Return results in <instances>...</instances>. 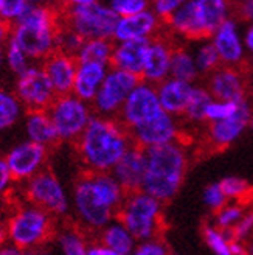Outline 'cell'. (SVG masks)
Listing matches in <instances>:
<instances>
[{
	"label": "cell",
	"mask_w": 253,
	"mask_h": 255,
	"mask_svg": "<svg viewBox=\"0 0 253 255\" xmlns=\"http://www.w3.org/2000/svg\"><path fill=\"white\" fill-rule=\"evenodd\" d=\"M196 67H197V72L200 73H208V72H216L218 70V66L222 62L221 61V56L218 53L216 47L213 45V42L210 44H204L197 52V56H196Z\"/></svg>",
	"instance_id": "35"
},
{
	"label": "cell",
	"mask_w": 253,
	"mask_h": 255,
	"mask_svg": "<svg viewBox=\"0 0 253 255\" xmlns=\"http://www.w3.org/2000/svg\"><path fill=\"white\" fill-rule=\"evenodd\" d=\"M11 36V30H9V25L5 23L3 20H0V44H3L9 39Z\"/></svg>",
	"instance_id": "48"
},
{
	"label": "cell",
	"mask_w": 253,
	"mask_h": 255,
	"mask_svg": "<svg viewBox=\"0 0 253 255\" xmlns=\"http://www.w3.org/2000/svg\"><path fill=\"white\" fill-rule=\"evenodd\" d=\"M126 193L110 173H90L75 185L73 201L80 220L90 229H104L118 213Z\"/></svg>",
	"instance_id": "2"
},
{
	"label": "cell",
	"mask_w": 253,
	"mask_h": 255,
	"mask_svg": "<svg viewBox=\"0 0 253 255\" xmlns=\"http://www.w3.org/2000/svg\"><path fill=\"white\" fill-rule=\"evenodd\" d=\"M25 195L33 206L50 215H64L69 209V199L59 179L48 170L37 173L25 185Z\"/></svg>",
	"instance_id": "11"
},
{
	"label": "cell",
	"mask_w": 253,
	"mask_h": 255,
	"mask_svg": "<svg viewBox=\"0 0 253 255\" xmlns=\"http://www.w3.org/2000/svg\"><path fill=\"white\" fill-rule=\"evenodd\" d=\"M238 103H229V101H213L207 109V120L214 123V122L230 119L238 111Z\"/></svg>",
	"instance_id": "40"
},
{
	"label": "cell",
	"mask_w": 253,
	"mask_h": 255,
	"mask_svg": "<svg viewBox=\"0 0 253 255\" xmlns=\"http://www.w3.org/2000/svg\"><path fill=\"white\" fill-rule=\"evenodd\" d=\"M227 11L222 0H193L182 3L167 22L188 39H205L227 20Z\"/></svg>",
	"instance_id": "5"
},
{
	"label": "cell",
	"mask_w": 253,
	"mask_h": 255,
	"mask_svg": "<svg viewBox=\"0 0 253 255\" xmlns=\"http://www.w3.org/2000/svg\"><path fill=\"white\" fill-rule=\"evenodd\" d=\"M120 19L110 6H104L95 0H75L67 3L64 12V25L78 33L84 41H110L115 36Z\"/></svg>",
	"instance_id": "6"
},
{
	"label": "cell",
	"mask_w": 253,
	"mask_h": 255,
	"mask_svg": "<svg viewBox=\"0 0 253 255\" xmlns=\"http://www.w3.org/2000/svg\"><path fill=\"white\" fill-rule=\"evenodd\" d=\"M172 50L174 47L168 44L167 41H162V39L151 41L148 55H146L145 70H143V78L148 84L151 83L162 84L165 81V78L171 72Z\"/></svg>",
	"instance_id": "21"
},
{
	"label": "cell",
	"mask_w": 253,
	"mask_h": 255,
	"mask_svg": "<svg viewBox=\"0 0 253 255\" xmlns=\"http://www.w3.org/2000/svg\"><path fill=\"white\" fill-rule=\"evenodd\" d=\"M109 70L99 64H78L77 78H75L73 95L83 101H93L103 86Z\"/></svg>",
	"instance_id": "23"
},
{
	"label": "cell",
	"mask_w": 253,
	"mask_h": 255,
	"mask_svg": "<svg viewBox=\"0 0 253 255\" xmlns=\"http://www.w3.org/2000/svg\"><path fill=\"white\" fill-rule=\"evenodd\" d=\"M210 94L216 101L238 103L246 100V80L236 69H218L210 78Z\"/></svg>",
	"instance_id": "20"
},
{
	"label": "cell",
	"mask_w": 253,
	"mask_h": 255,
	"mask_svg": "<svg viewBox=\"0 0 253 255\" xmlns=\"http://www.w3.org/2000/svg\"><path fill=\"white\" fill-rule=\"evenodd\" d=\"M5 62L8 69L14 72L17 76L25 73L33 66L31 59L23 53V50L12 39H8L5 44Z\"/></svg>",
	"instance_id": "32"
},
{
	"label": "cell",
	"mask_w": 253,
	"mask_h": 255,
	"mask_svg": "<svg viewBox=\"0 0 253 255\" xmlns=\"http://www.w3.org/2000/svg\"><path fill=\"white\" fill-rule=\"evenodd\" d=\"M25 131L30 142H34L42 146H50L59 142V134L50 119L47 111H34L28 112L25 120Z\"/></svg>",
	"instance_id": "26"
},
{
	"label": "cell",
	"mask_w": 253,
	"mask_h": 255,
	"mask_svg": "<svg viewBox=\"0 0 253 255\" xmlns=\"http://www.w3.org/2000/svg\"><path fill=\"white\" fill-rule=\"evenodd\" d=\"M129 134L134 140V143L143 148H151V146L174 143V138L177 137V128L169 114L162 111L159 116L135 126L134 129L129 131Z\"/></svg>",
	"instance_id": "16"
},
{
	"label": "cell",
	"mask_w": 253,
	"mask_h": 255,
	"mask_svg": "<svg viewBox=\"0 0 253 255\" xmlns=\"http://www.w3.org/2000/svg\"><path fill=\"white\" fill-rule=\"evenodd\" d=\"M59 248L64 255H87L88 254V248L85 245L84 237L75 231V229H67L64 231L59 238Z\"/></svg>",
	"instance_id": "33"
},
{
	"label": "cell",
	"mask_w": 253,
	"mask_h": 255,
	"mask_svg": "<svg viewBox=\"0 0 253 255\" xmlns=\"http://www.w3.org/2000/svg\"><path fill=\"white\" fill-rule=\"evenodd\" d=\"M22 255H23V252H22Z\"/></svg>",
	"instance_id": "57"
},
{
	"label": "cell",
	"mask_w": 253,
	"mask_h": 255,
	"mask_svg": "<svg viewBox=\"0 0 253 255\" xmlns=\"http://www.w3.org/2000/svg\"><path fill=\"white\" fill-rule=\"evenodd\" d=\"M213 45L216 47L221 61L225 64H238L244 56V47L238 36L236 23L227 19L213 36Z\"/></svg>",
	"instance_id": "25"
},
{
	"label": "cell",
	"mask_w": 253,
	"mask_h": 255,
	"mask_svg": "<svg viewBox=\"0 0 253 255\" xmlns=\"http://www.w3.org/2000/svg\"><path fill=\"white\" fill-rule=\"evenodd\" d=\"M148 2L145 0H113L110 2V8L117 12L120 17H131L146 11Z\"/></svg>",
	"instance_id": "39"
},
{
	"label": "cell",
	"mask_w": 253,
	"mask_h": 255,
	"mask_svg": "<svg viewBox=\"0 0 253 255\" xmlns=\"http://www.w3.org/2000/svg\"><path fill=\"white\" fill-rule=\"evenodd\" d=\"M14 181V177H12L11 171H9V167L6 163V159L0 157V195L6 193L11 187V182Z\"/></svg>",
	"instance_id": "45"
},
{
	"label": "cell",
	"mask_w": 253,
	"mask_h": 255,
	"mask_svg": "<svg viewBox=\"0 0 253 255\" xmlns=\"http://www.w3.org/2000/svg\"><path fill=\"white\" fill-rule=\"evenodd\" d=\"M171 76L174 80L185 81L191 84L196 76H197V67L196 61L191 58L188 52L182 48H174L172 50V58H171Z\"/></svg>",
	"instance_id": "29"
},
{
	"label": "cell",
	"mask_w": 253,
	"mask_h": 255,
	"mask_svg": "<svg viewBox=\"0 0 253 255\" xmlns=\"http://www.w3.org/2000/svg\"><path fill=\"white\" fill-rule=\"evenodd\" d=\"M224 195L229 198H236V199H241L244 195L249 193L250 185L246 179H241V177H235V176H229V177H224V179L219 182Z\"/></svg>",
	"instance_id": "38"
},
{
	"label": "cell",
	"mask_w": 253,
	"mask_h": 255,
	"mask_svg": "<svg viewBox=\"0 0 253 255\" xmlns=\"http://www.w3.org/2000/svg\"><path fill=\"white\" fill-rule=\"evenodd\" d=\"M243 218V209L239 206H225L221 212L216 213L218 227L222 231H229L232 226H236Z\"/></svg>",
	"instance_id": "41"
},
{
	"label": "cell",
	"mask_w": 253,
	"mask_h": 255,
	"mask_svg": "<svg viewBox=\"0 0 253 255\" xmlns=\"http://www.w3.org/2000/svg\"><path fill=\"white\" fill-rule=\"evenodd\" d=\"M249 126L253 129V112H252V117H250V123H249Z\"/></svg>",
	"instance_id": "55"
},
{
	"label": "cell",
	"mask_w": 253,
	"mask_h": 255,
	"mask_svg": "<svg viewBox=\"0 0 253 255\" xmlns=\"http://www.w3.org/2000/svg\"><path fill=\"white\" fill-rule=\"evenodd\" d=\"M188 168L186 152L179 143L146 148V173L142 191L160 202L172 199Z\"/></svg>",
	"instance_id": "3"
},
{
	"label": "cell",
	"mask_w": 253,
	"mask_h": 255,
	"mask_svg": "<svg viewBox=\"0 0 253 255\" xmlns=\"http://www.w3.org/2000/svg\"><path fill=\"white\" fill-rule=\"evenodd\" d=\"M87 255H120L117 252H112L109 249H106L104 246H101V245H93L88 248V254Z\"/></svg>",
	"instance_id": "47"
},
{
	"label": "cell",
	"mask_w": 253,
	"mask_h": 255,
	"mask_svg": "<svg viewBox=\"0 0 253 255\" xmlns=\"http://www.w3.org/2000/svg\"><path fill=\"white\" fill-rule=\"evenodd\" d=\"M61 140H78L93 119L87 103L78 97H58L47 111Z\"/></svg>",
	"instance_id": "9"
},
{
	"label": "cell",
	"mask_w": 253,
	"mask_h": 255,
	"mask_svg": "<svg viewBox=\"0 0 253 255\" xmlns=\"http://www.w3.org/2000/svg\"><path fill=\"white\" fill-rule=\"evenodd\" d=\"M204 201L207 206L213 210V212H221L225 207V201L227 196L224 195V191L218 184H210L205 190H204Z\"/></svg>",
	"instance_id": "42"
},
{
	"label": "cell",
	"mask_w": 253,
	"mask_h": 255,
	"mask_svg": "<svg viewBox=\"0 0 253 255\" xmlns=\"http://www.w3.org/2000/svg\"><path fill=\"white\" fill-rule=\"evenodd\" d=\"M180 5H182V2H179V0H157L154 3L156 16L165 19V20H169V17L179 9Z\"/></svg>",
	"instance_id": "44"
},
{
	"label": "cell",
	"mask_w": 253,
	"mask_h": 255,
	"mask_svg": "<svg viewBox=\"0 0 253 255\" xmlns=\"http://www.w3.org/2000/svg\"><path fill=\"white\" fill-rule=\"evenodd\" d=\"M194 87L179 80H165L157 89L159 101L163 111L171 114H185L189 100H191Z\"/></svg>",
	"instance_id": "22"
},
{
	"label": "cell",
	"mask_w": 253,
	"mask_h": 255,
	"mask_svg": "<svg viewBox=\"0 0 253 255\" xmlns=\"http://www.w3.org/2000/svg\"><path fill=\"white\" fill-rule=\"evenodd\" d=\"M6 226L12 246L20 251H28L45 243L53 231V220L45 210L36 206H27L12 215Z\"/></svg>",
	"instance_id": "8"
},
{
	"label": "cell",
	"mask_w": 253,
	"mask_h": 255,
	"mask_svg": "<svg viewBox=\"0 0 253 255\" xmlns=\"http://www.w3.org/2000/svg\"><path fill=\"white\" fill-rule=\"evenodd\" d=\"M101 246L120 255H131L135 251V238L121 223H112L101 232Z\"/></svg>",
	"instance_id": "27"
},
{
	"label": "cell",
	"mask_w": 253,
	"mask_h": 255,
	"mask_svg": "<svg viewBox=\"0 0 253 255\" xmlns=\"http://www.w3.org/2000/svg\"><path fill=\"white\" fill-rule=\"evenodd\" d=\"M213 103L210 91L204 87H194L191 100H189L185 116L191 122H204L207 120V109Z\"/></svg>",
	"instance_id": "31"
},
{
	"label": "cell",
	"mask_w": 253,
	"mask_h": 255,
	"mask_svg": "<svg viewBox=\"0 0 253 255\" xmlns=\"http://www.w3.org/2000/svg\"><path fill=\"white\" fill-rule=\"evenodd\" d=\"M23 251L14 248V246H2L0 248V255H22Z\"/></svg>",
	"instance_id": "50"
},
{
	"label": "cell",
	"mask_w": 253,
	"mask_h": 255,
	"mask_svg": "<svg viewBox=\"0 0 253 255\" xmlns=\"http://www.w3.org/2000/svg\"><path fill=\"white\" fill-rule=\"evenodd\" d=\"M157 28V16L153 11H143L140 14H135L131 17H121L113 39H117L120 44L128 41L145 39L151 33Z\"/></svg>",
	"instance_id": "24"
},
{
	"label": "cell",
	"mask_w": 253,
	"mask_h": 255,
	"mask_svg": "<svg viewBox=\"0 0 253 255\" xmlns=\"http://www.w3.org/2000/svg\"><path fill=\"white\" fill-rule=\"evenodd\" d=\"M246 47L249 48V52L253 55V23L246 33Z\"/></svg>",
	"instance_id": "51"
},
{
	"label": "cell",
	"mask_w": 253,
	"mask_h": 255,
	"mask_svg": "<svg viewBox=\"0 0 253 255\" xmlns=\"http://www.w3.org/2000/svg\"><path fill=\"white\" fill-rule=\"evenodd\" d=\"M23 255H52V252L42 245V246H37V248H33L28 251H23Z\"/></svg>",
	"instance_id": "49"
},
{
	"label": "cell",
	"mask_w": 253,
	"mask_h": 255,
	"mask_svg": "<svg viewBox=\"0 0 253 255\" xmlns=\"http://www.w3.org/2000/svg\"><path fill=\"white\" fill-rule=\"evenodd\" d=\"M132 255H168L165 245L159 240L145 241L140 246H137Z\"/></svg>",
	"instance_id": "43"
},
{
	"label": "cell",
	"mask_w": 253,
	"mask_h": 255,
	"mask_svg": "<svg viewBox=\"0 0 253 255\" xmlns=\"http://www.w3.org/2000/svg\"><path fill=\"white\" fill-rule=\"evenodd\" d=\"M84 44H85V41L78 33H75L73 30L66 27V25H59V34H58V50L59 52L77 58Z\"/></svg>",
	"instance_id": "34"
},
{
	"label": "cell",
	"mask_w": 253,
	"mask_h": 255,
	"mask_svg": "<svg viewBox=\"0 0 253 255\" xmlns=\"http://www.w3.org/2000/svg\"><path fill=\"white\" fill-rule=\"evenodd\" d=\"M204 237L207 245L211 248V251L216 255H233L230 251V241L221 231L210 226H205L204 229Z\"/></svg>",
	"instance_id": "37"
},
{
	"label": "cell",
	"mask_w": 253,
	"mask_h": 255,
	"mask_svg": "<svg viewBox=\"0 0 253 255\" xmlns=\"http://www.w3.org/2000/svg\"><path fill=\"white\" fill-rule=\"evenodd\" d=\"M140 84L142 76L118 69H110L93 100L95 109L101 114H113L121 111L126 100Z\"/></svg>",
	"instance_id": "12"
},
{
	"label": "cell",
	"mask_w": 253,
	"mask_h": 255,
	"mask_svg": "<svg viewBox=\"0 0 253 255\" xmlns=\"http://www.w3.org/2000/svg\"><path fill=\"white\" fill-rule=\"evenodd\" d=\"M252 109L247 100H243L238 103V111L230 119L221 122H214L210 125V140L216 148H227L230 143L243 134L246 126L250 123Z\"/></svg>",
	"instance_id": "18"
},
{
	"label": "cell",
	"mask_w": 253,
	"mask_h": 255,
	"mask_svg": "<svg viewBox=\"0 0 253 255\" xmlns=\"http://www.w3.org/2000/svg\"><path fill=\"white\" fill-rule=\"evenodd\" d=\"M42 69L47 73L58 97L73 94L75 78H77V72H78L77 58L56 50L52 56H48L42 62Z\"/></svg>",
	"instance_id": "17"
},
{
	"label": "cell",
	"mask_w": 253,
	"mask_h": 255,
	"mask_svg": "<svg viewBox=\"0 0 253 255\" xmlns=\"http://www.w3.org/2000/svg\"><path fill=\"white\" fill-rule=\"evenodd\" d=\"M239 11H241V16H243L246 20H252V22H253V0L244 2L241 6H239Z\"/></svg>",
	"instance_id": "46"
},
{
	"label": "cell",
	"mask_w": 253,
	"mask_h": 255,
	"mask_svg": "<svg viewBox=\"0 0 253 255\" xmlns=\"http://www.w3.org/2000/svg\"><path fill=\"white\" fill-rule=\"evenodd\" d=\"M149 45H151L149 37L121 42L115 45V50H113V55L110 59V67L129 72L143 78V70H145V62H146Z\"/></svg>",
	"instance_id": "19"
},
{
	"label": "cell",
	"mask_w": 253,
	"mask_h": 255,
	"mask_svg": "<svg viewBox=\"0 0 253 255\" xmlns=\"http://www.w3.org/2000/svg\"><path fill=\"white\" fill-rule=\"evenodd\" d=\"M6 240H9V237H8V226L0 224V248H2V245L5 243Z\"/></svg>",
	"instance_id": "52"
},
{
	"label": "cell",
	"mask_w": 253,
	"mask_h": 255,
	"mask_svg": "<svg viewBox=\"0 0 253 255\" xmlns=\"http://www.w3.org/2000/svg\"><path fill=\"white\" fill-rule=\"evenodd\" d=\"M30 2L27 0H0V20L5 23H17L25 14Z\"/></svg>",
	"instance_id": "36"
},
{
	"label": "cell",
	"mask_w": 253,
	"mask_h": 255,
	"mask_svg": "<svg viewBox=\"0 0 253 255\" xmlns=\"http://www.w3.org/2000/svg\"><path fill=\"white\" fill-rule=\"evenodd\" d=\"M61 17L53 8L31 3L17 23L12 25L9 39L14 41L31 61H45L58 50Z\"/></svg>",
	"instance_id": "4"
},
{
	"label": "cell",
	"mask_w": 253,
	"mask_h": 255,
	"mask_svg": "<svg viewBox=\"0 0 253 255\" xmlns=\"http://www.w3.org/2000/svg\"><path fill=\"white\" fill-rule=\"evenodd\" d=\"M5 159L14 181L27 182L42 171L47 160V148L27 140L11 148Z\"/></svg>",
	"instance_id": "14"
},
{
	"label": "cell",
	"mask_w": 253,
	"mask_h": 255,
	"mask_svg": "<svg viewBox=\"0 0 253 255\" xmlns=\"http://www.w3.org/2000/svg\"><path fill=\"white\" fill-rule=\"evenodd\" d=\"M3 61H5V45L0 44V66H2Z\"/></svg>",
	"instance_id": "53"
},
{
	"label": "cell",
	"mask_w": 253,
	"mask_h": 255,
	"mask_svg": "<svg viewBox=\"0 0 253 255\" xmlns=\"http://www.w3.org/2000/svg\"><path fill=\"white\" fill-rule=\"evenodd\" d=\"M249 255H253V240H252V245H250V249H249Z\"/></svg>",
	"instance_id": "54"
},
{
	"label": "cell",
	"mask_w": 253,
	"mask_h": 255,
	"mask_svg": "<svg viewBox=\"0 0 253 255\" xmlns=\"http://www.w3.org/2000/svg\"><path fill=\"white\" fill-rule=\"evenodd\" d=\"M162 111L163 108L159 101L157 89L148 83H142L126 100L121 109V123L128 128V131H131L135 126L159 116Z\"/></svg>",
	"instance_id": "13"
},
{
	"label": "cell",
	"mask_w": 253,
	"mask_h": 255,
	"mask_svg": "<svg viewBox=\"0 0 253 255\" xmlns=\"http://www.w3.org/2000/svg\"><path fill=\"white\" fill-rule=\"evenodd\" d=\"M14 95L28 112L48 111L58 98L42 66H31L27 72L17 76Z\"/></svg>",
	"instance_id": "10"
},
{
	"label": "cell",
	"mask_w": 253,
	"mask_h": 255,
	"mask_svg": "<svg viewBox=\"0 0 253 255\" xmlns=\"http://www.w3.org/2000/svg\"><path fill=\"white\" fill-rule=\"evenodd\" d=\"M160 201L143 191L126 196L121 209L117 213L121 223L135 240L151 241L160 227Z\"/></svg>",
	"instance_id": "7"
},
{
	"label": "cell",
	"mask_w": 253,
	"mask_h": 255,
	"mask_svg": "<svg viewBox=\"0 0 253 255\" xmlns=\"http://www.w3.org/2000/svg\"><path fill=\"white\" fill-rule=\"evenodd\" d=\"M134 140L121 122L93 117L77 140L80 157L90 173H109L115 168Z\"/></svg>",
	"instance_id": "1"
},
{
	"label": "cell",
	"mask_w": 253,
	"mask_h": 255,
	"mask_svg": "<svg viewBox=\"0 0 253 255\" xmlns=\"http://www.w3.org/2000/svg\"><path fill=\"white\" fill-rule=\"evenodd\" d=\"M113 50H115V45L106 39L85 41L77 59L78 64H99V66L109 67Z\"/></svg>",
	"instance_id": "28"
},
{
	"label": "cell",
	"mask_w": 253,
	"mask_h": 255,
	"mask_svg": "<svg viewBox=\"0 0 253 255\" xmlns=\"http://www.w3.org/2000/svg\"><path fill=\"white\" fill-rule=\"evenodd\" d=\"M22 108L16 95L0 89V131L8 129L20 119Z\"/></svg>",
	"instance_id": "30"
},
{
	"label": "cell",
	"mask_w": 253,
	"mask_h": 255,
	"mask_svg": "<svg viewBox=\"0 0 253 255\" xmlns=\"http://www.w3.org/2000/svg\"><path fill=\"white\" fill-rule=\"evenodd\" d=\"M146 173V148L132 143V146L126 151V154L112 170L113 177L118 181L126 196L140 193L143 188Z\"/></svg>",
	"instance_id": "15"
},
{
	"label": "cell",
	"mask_w": 253,
	"mask_h": 255,
	"mask_svg": "<svg viewBox=\"0 0 253 255\" xmlns=\"http://www.w3.org/2000/svg\"><path fill=\"white\" fill-rule=\"evenodd\" d=\"M250 94H252V98H253V87H252V92Z\"/></svg>",
	"instance_id": "56"
}]
</instances>
